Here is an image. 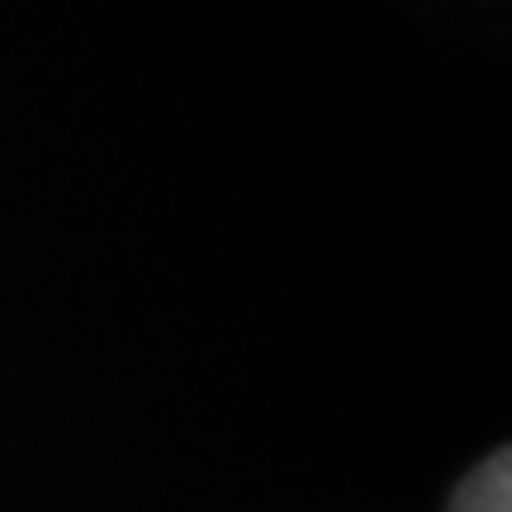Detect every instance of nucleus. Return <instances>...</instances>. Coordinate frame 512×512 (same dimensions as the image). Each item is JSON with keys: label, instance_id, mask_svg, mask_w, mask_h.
I'll return each mask as SVG.
<instances>
[{"label": "nucleus", "instance_id": "obj_1", "mask_svg": "<svg viewBox=\"0 0 512 512\" xmlns=\"http://www.w3.org/2000/svg\"><path fill=\"white\" fill-rule=\"evenodd\" d=\"M451 512H512V465L508 451H498L456 489Z\"/></svg>", "mask_w": 512, "mask_h": 512}]
</instances>
